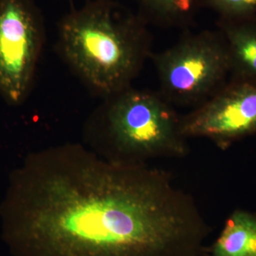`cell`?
<instances>
[{
	"label": "cell",
	"instance_id": "6da1fadb",
	"mask_svg": "<svg viewBox=\"0 0 256 256\" xmlns=\"http://www.w3.org/2000/svg\"><path fill=\"white\" fill-rule=\"evenodd\" d=\"M42 154L22 235L38 256H201L210 225L170 173L100 160L79 144Z\"/></svg>",
	"mask_w": 256,
	"mask_h": 256
},
{
	"label": "cell",
	"instance_id": "7a4b0ae2",
	"mask_svg": "<svg viewBox=\"0 0 256 256\" xmlns=\"http://www.w3.org/2000/svg\"><path fill=\"white\" fill-rule=\"evenodd\" d=\"M148 22L114 0H90L57 24L56 50L92 92L105 98L132 87L151 58Z\"/></svg>",
	"mask_w": 256,
	"mask_h": 256
},
{
	"label": "cell",
	"instance_id": "3957f363",
	"mask_svg": "<svg viewBox=\"0 0 256 256\" xmlns=\"http://www.w3.org/2000/svg\"><path fill=\"white\" fill-rule=\"evenodd\" d=\"M88 133L108 159L126 164L182 158L190 151L173 106L160 92L132 86L102 98Z\"/></svg>",
	"mask_w": 256,
	"mask_h": 256
},
{
	"label": "cell",
	"instance_id": "277c9868",
	"mask_svg": "<svg viewBox=\"0 0 256 256\" xmlns=\"http://www.w3.org/2000/svg\"><path fill=\"white\" fill-rule=\"evenodd\" d=\"M150 58L160 94L172 106L201 105L226 85L230 74L228 47L218 30L186 34Z\"/></svg>",
	"mask_w": 256,
	"mask_h": 256
},
{
	"label": "cell",
	"instance_id": "5b68a950",
	"mask_svg": "<svg viewBox=\"0 0 256 256\" xmlns=\"http://www.w3.org/2000/svg\"><path fill=\"white\" fill-rule=\"evenodd\" d=\"M45 41L35 0H0V96L9 105H22L31 94Z\"/></svg>",
	"mask_w": 256,
	"mask_h": 256
},
{
	"label": "cell",
	"instance_id": "8992f818",
	"mask_svg": "<svg viewBox=\"0 0 256 256\" xmlns=\"http://www.w3.org/2000/svg\"><path fill=\"white\" fill-rule=\"evenodd\" d=\"M185 138L210 140L220 149L256 133V80L232 78L214 95L181 116Z\"/></svg>",
	"mask_w": 256,
	"mask_h": 256
},
{
	"label": "cell",
	"instance_id": "52a82bcc",
	"mask_svg": "<svg viewBox=\"0 0 256 256\" xmlns=\"http://www.w3.org/2000/svg\"><path fill=\"white\" fill-rule=\"evenodd\" d=\"M217 26L228 47L232 78L256 80V16L218 18Z\"/></svg>",
	"mask_w": 256,
	"mask_h": 256
},
{
	"label": "cell",
	"instance_id": "ba28073f",
	"mask_svg": "<svg viewBox=\"0 0 256 256\" xmlns=\"http://www.w3.org/2000/svg\"><path fill=\"white\" fill-rule=\"evenodd\" d=\"M212 256H256V214L236 210L226 222Z\"/></svg>",
	"mask_w": 256,
	"mask_h": 256
},
{
	"label": "cell",
	"instance_id": "9c48e42d",
	"mask_svg": "<svg viewBox=\"0 0 256 256\" xmlns=\"http://www.w3.org/2000/svg\"><path fill=\"white\" fill-rule=\"evenodd\" d=\"M138 12L148 24L184 28L193 22L198 0H136Z\"/></svg>",
	"mask_w": 256,
	"mask_h": 256
},
{
	"label": "cell",
	"instance_id": "30bf717a",
	"mask_svg": "<svg viewBox=\"0 0 256 256\" xmlns=\"http://www.w3.org/2000/svg\"><path fill=\"white\" fill-rule=\"evenodd\" d=\"M198 8L212 10L220 20H244L256 16V0H198Z\"/></svg>",
	"mask_w": 256,
	"mask_h": 256
}]
</instances>
